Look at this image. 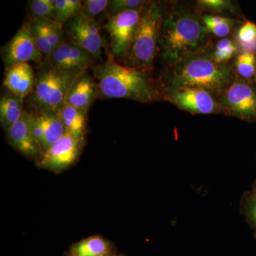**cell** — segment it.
I'll return each mask as SVG.
<instances>
[{
    "instance_id": "e0dca14e",
    "label": "cell",
    "mask_w": 256,
    "mask_h": 256,
    "mask_svg": "<svg viewBox=\"0 0 256 256\" xmlns=\"http://www.w3.org/2000/svg\"><path fill=\"white\" fill-rule=\"evenodd\" d=\"M66 133L80 140L85 141L86 134L87 112L65 104L58 112Z\"/></svg>"
},
{
    "instance_id": "ba28073f",
    "label": "cell",
    "mask_w": 256,
    "mask_h": 256,
    "mask_svg": "<svg viewBox=\"0 0 256 256\" xmlns=\"http://www.w3.org/2000/svg\"><path fill=\"white\" fill-rule=\"evenodd\" d=\"M2 60L6 69L20 63H41L43 56L36 46L31 22L22 25L16 34L2 50Z\"/></svg>"
},
{
    "instance_id": "6da1fadb",
    "label": "cell",
    "mask_w": 256,
    "mask_h": 256,
    "mask_svg": "<svg viewBox=\"0 0 256 256\" xmlns=\"http://www.w3.org/2000/svg\"><path fill=\"white\" fill-rule=\"evenodd\" d=\"M100 95L104 98H126L142 104L158 100V90L148 74L117 63L112 54L104 64L94 68Z\"/></svg>"
},
{
    "instance_id": "83f0119b",
    "label": "cell",
    "mask_w": 256,
    "mask_h": 256,
    "mask_svg": "<svg viewBox=\"0 0 256 256\" xmlns=\"http://www.w3.org/2000/svg\"><path fill=\"white\" fill-rule=\"evenodd\" d=\"M197 3L202 10L212 12L222 13L234 10L232 2L226 0H200Z\"/></svg>"
},
{
    "instance_id": "836d02e7",
    "label": "cell",
    "mask_w": 256,
    "mask_h": 256,
    "mask_svg": "<svg viewBox=\"0 0 256 256\" xmlns=\"http://www.w3.org/2000/svg\"><path fill=\"white\" fill-rule=\"evenodd\" d=\"M104 256H116V255H114V254H106V255Z\"/></svg>"
},
{
    "instance_id": "1f68e13d",
    "label": "cell",
    "mask_w": 256,
    "mask_h": 256,
    "mask_svg": "<svg viewBox=\"0 0 256 256\" xmlns=\"http://www.w3.org/2000/svg\"><path fill=\"white\" fill-rule=\"evenodd\" d=\"M248 214L256 226V194L252 197L248 204Z\"/></svg>"
},
{
    "instance_id": "8992f818",
    "label": "cell",
    "mask_w": 256,
    "mask_h": 256,
    "mask_svg": "<svg viewBox=\"0 0 256 256\" xmlns=\"http://www.w3.org/2000/svg\"><path fill=\"white\" fill-rule=\"evenodd\" d=\"M142 8L110 16L104 28L110 38V53L116 60L121 58L126 60L127 57L137 33Z\"/></svg>"
},
{
    "instance_id": "484cf974",
    "label": "cell",
    "mask_w": 256,
    "mask_h": 256,
    "mask_svg": "<svg viewBox=\"0 0 256 256\" xmlns=\"http://www.w3.org/2000/svg\"><path fill=\"white\" fill-rule=\"evenodd\" d=\"M237 52V47L232 40L224 38L217 43L214 58L216 62L220 64H225L227 60L232 58Z\"/></svg>"
},
{
    "instance_id": "9c48e42d",
    "label": "cell",
    "mask_w": 256,
    "mask_h": 256,
    "mask_svg": "<svg viewBox=\"0 0 256 256\" xmlns=\"http://www.w3.org/2000/svg\"><path fill=\"white\" fill-rule=\"evenodd\" d=\"M84 146V141L66 133L42 154L37 161V164L43 169L60 172L76 162Z\"/></svg>"
},
{
    "instance_id": "ac0fdd59",
    "label": "cell",
    "mask_w": 256,
    "mask_h": 256,
    "mask_svg": "<svg viewBox=\"0 0 256 256\" xmlns=\"http://www.w3.org/2000/svg\"><path fill=\"white\" fill-rule=\"evenodd\" d=\"M22 99L14 95L5 96L0 100V122L5 130L16 124L25 111Z\"/></svg>"
},
{
    "instance_id": "603a6c76",
    "label": "cell",
    "mask_w": 256,
    "mask_h": 256,
    "mask_svg": "<svg viewBox=\"0 0 256 256\" xmlns=\"http://www.w3.org/2000/svg\"><path fill=\"white\" fill-rule=\"evenodd\" d=\"M148 2L143 0H111L106 10L112 16L129 10L140 9Z\"/></svg>"
},
{
    "instance_id": "5bb4252c",
    "label": "cell",
    "mask_w": 256,
    "mask_h": 256,
    "mask_svg": "<svg viewBox=\"0 0 256 256\" xmlns=\"http://www.w3.org/2000/svg\"><path fill=\"white\" fill-rule=\"evenodd\" d=\"M10 144L23 156L32 159H40L43 152L34 137L30 127L28 112L25 111L16 124L5 130Z\"/></svg>"
},
{
    "instance_id": "e575fe53",
    "label": "cell",
    "mask_w": 256,
    "mask_h": 256,
    "mask_svg": "<svg viewBox=\"0 0 256 256\" xmlns=\"http://www.w3.org/2000/svg\"></svg>"
},
{
    "instance_id": "2e32d148",
    "label": "cell",
    "mask_w": 256,
    "mask_h": 256,
    "mask_svg": "<svg viewBox=\"0 0 256 256\" xmlns=\"http://www.w3.org/2000/svg\"><path fill=\"white\" fill-rule=\"evenodd\" d=\"M36 74L28 63H20L6 69L4 86L16 97L24 99L33 90Z\"/></svg>"
},
{
    "instance_id": "f1b7e54d",
    "label": "cell",
    "mask_w": 256,
    "mask_h": 256,
    "mask_svg": "<svg viewBox=\"0 0 256 256\" xmlns=\"http://www.w3.org/2000/svg\"><path fill=\"white\" fill-rule=\"evenodd\" d=\"M237 38L239 43H249L256 40V24L247 21L239 28Z\"/></svg>"
},
{
    "instance_id": "4316f807",
    "label": "cell",
    "mask_w": 256,
    "mask_h": 256,
    "mask_svg": "<svg viewBox=\"0 0 256 256\" xmlns=\"http://www.w3.org/2000/svg\"><path fill=\"white\" fill-rule=\"evenodd\" d=\"M84 8L82 13L87 18L95 20L96 16L107 10L108 0H86L82 2Z\"/></svg>"
},
{
    "instance_id": "d6a6232c",
    "label": "cell",
    "mask_w": 256,
    "mask_h": 256,
    "mask_svg": "<svg viewBox=\"0 0 256 256\" xmlns=\"http://www.w3.org/2000/svg\"><path fill=\"white\" fill-rule=\"evenodd\" d=\"M239 46L242 48V52H247V53H256V40L249 43L242 44L239 43Z\"/></svg>"
},
{
    "instance_id": "5b68a950",
    "label": "cell",
    "mask_w": 256,
    "mask_h": 256,
    "mask_svg": "<svg viewBox=\"0 0 256 256\" xmlns=\"http://www.w3.org/2000/svg\"><path fill=\"white\" fill-rule=\"evenodd\" d=\"M78 74L66 72L48 62L43 64L35 77L33 90L28 96L32 110L58 112Z\"/></svg>"
},
{
    "instance_id": "4fadbf2b",
    "label": "cell",
    "mask_w": 256,
    "mask_h": 256,
    "mask_svg": "<svg viewBox=\"0 0 256 256\" xmlns=\"http://www.w3.org/2000/svg\"><path fill=\"white\" fill-rule=\"evenodd\" d=\"M94 57L82 48L64 40L47 58V62L57 68L76 74L86 72L94 64Z\"/></svg>"
},
{
    "instance_id": "f546056e",
    "label": "cell",
    "mask_w": 256,
    "mask_h": 256,
    "mask_svg": "<svg viewBox=\"0 0 256 256\" xmlns=\"http://www.w3.org/2000/svg\"><path fill=\"white\" fill-rule=\"evenodd\" d=\"M232 23L218 24L208 25L205 26L206 31L213 34L218 37H225L228 36L230 32Z\"/></svg>"
},
{
    "instance_id": "7402d4cb",
    "label": "cell",
    "mask_w": 256,
    "mask_h": 256,
    "mask_svg": "<svg viewBox=\"0 0 256 256\" xmlns=\"http://www.w3.org/2000/svg\"><path fill=\"white\" fill-rule=\"evenodd\" d=\"M36 21L41 24L45 36H46L47 40L54 50L64 40L63 30H62L63 26L58 24L55 20H36Z\"/></svg>"
},
{
    "instance_id": "ffe728a7",
    "label": "cell",
    "mask_w": 256,
    "mask_h": 256,
    "mask_svg": "<svg viewBox=\"0 0 256 256\" xmlns=\"http://www.w3.org/2000/svg\"><path fill=\"white\" fill-rule=\"evenodd\" d=\"M84 3L80 0H56V22L63 26L70 18L82 12Z\"/></svg>"
},
{
    "instance_id": "30bf717a",
    "label": "cell",
    "mask_w": 256,
    "mask_h": 256,
    "mask_svg": "<svg viewBox=\"0 0 256 256\" xmlns=\"http://www.w3.org/2000/svg\"><path fill=\"white\" fill-rule=\"evenodd\" d=\"M220 106L229 114L245 120H256V92L247 82L237 80L222 95Z\"/></svg>"
},
{
    "instance_id": "8fae6325",
    "label": "cell",
    "mask_w": 256,
    "mask_h": 256,
    "mask_svg": "<svg viewBox=\"0 0 256 256\" xmlns=\"http://www.w3.org/2000/svg\"><path fill=\"white\" fill-rule=\"evenodd\" d=\"M164 98L182 110L193 114H214L220 110V105L210 92L203 89L184 88L166 89Z\"/></svg>"
},
{
    "instance_id": "9a60e30c",
    "label": "cell",
    "mask_w": 256,
    "mask_h": 256,
    "mask_svg": "<svg viewBox=\"0 0 256 256\" xmlns=\"http://www.w3.org/2000/svg\"><path fill=\"white\" fill-rule=\"evenodd\" d=\"M99 95L97 82L92 76L84 72L79 74L74 80L67 96L66 104L88 114L90 106Z\"/></svg>"
},
{
    "instance_id": "277c9868",
    "label": "cell",
    "mask_w": 256,
    "mask_h": 256,
    "mask_svg": "<svg viewBox=\"0 0 256 256\" xmlns=\"http://www.w3.org/2000/svg\"><path fill=\"white\" fill-rule=\"evenodd\" d=\"M162 22V6L148 2L141 11L137 33L126 58L128 66L146 73L152 70Z\"/></svg>"
},
{
    "instance_id": "d4e9b609",
    "label": "cell",
    "mask_w": 256,
    "mask_h": 256,
    "mask_svg": "<svg viewBox=\"0 0 256 256\" xmlns=\"http://www.w3.org/2000/svg\"><path fill=\"white\" fill-rule=\"evenodd\" d=\"M30 22H32V32L37 48L43 56L48 58L53 52L54 48L45 36L40 23L36 20Z\"/></svg>"
},
{
    "instance_id": "52a82bcc",
    "label": "cell",
    "mask_w": 256,
    "mask_h": 256,
    "mask_svg": "<svg viewBox=\"0 0 256 256\" xmlns=\"http://www.w3.org/2000/svg\"><path fill=\"white\" fill-rule=\"evenodd\" d=\"M68 41L88 52L95 58H100L104 40L99 24L80 13L66 24Z\"/></svg>"
},
{
    "instance_id": "4dcf8cb0",
    "label": "cell",
    "mask_w": 256,
    "mask_h": 256,
    "mask_svg": "<svg viewBox=\"0 0 256 256\" xmlns=\"http://www.w3.org/2000/svg\"><path fill=\"white\" fill-rule=\"evenodd\" d=\"M203 22L205 26H208V25L218 24L232 23V20L225 16H217V15H205L203 18Z\"/></svg>"
},
{
    "instance_id": "44dd1931",
    "label": "cell",
    "mask_w": 256,
    "mask_h": 256,
    "mask_svg": "<svg viewBox=\"0 0 256 256\" xmlns=\"http://www.w3.org/2000/svg\"><path fill=\"white\" fill-rule=\"evenodd\" d=\"M31 20H52L56 21V0H33L28 2Z\"/></svg>"
},
{
    "instance_id": "d6986e66",
    "label": "cell",
    "mask_w": 256,
    "mask_h": 256,
    "mask_svg": "<svg viewBox=\"0 0 256 256\" xmlns=\"http://www.w3.org/2000/svg\"><path fill=\"white\" fill-rule=\"evenodd\" d=\"M110 244L101 236L89 237L74 245L72 256H104L109 254Z\"/></svg>"
},
{
    "instance_id": "3957f363",
    "label": "cell",
    "mask_w": 256,
    "mask_h": 256,
    "mask_svg": "<svg viewBox=\"0 0 256 256\" xmlns=\"http://www.w3.org/2000/svg\"><path fill=\"white\" fill-rule=\"evenodd\" d=\"M206 32L194 15L182 10L171 13L160 28L158 44L162 56L172 65L196 54L206 41Z\"/></svg>"
},
{
    "instance_id": "7c38bea8",
    "label": "cell",
    "mask_w": 256,
    "mask_h": 256,
    "mask_svg": "<svg viewBox=\"0 0 256 256\" xmlns=\"http://www.w3.org/2000/svg\"><path fill=\"white\" fill-rule=\"evenodd\" d=\"M28 112L32 132L44 154L66 134L65 128L58 112L34 110Z\"/></svg>"
},
{
    "instance_id": "7a4b0ae2",
    "label": "cell",
    "mask_w": 256,
    "mask_h": 256,
    "mask_svg": "<svg viewBox=\"0 0 256 256\" xmlns=\"http://www.w3.org/2000/svg\"><path fill=\"white\" fill-rule=\"evenodd\" d=\"M166 89H203L210 94L224 92L232 82V69L214 57L194 54L172 64L164 77Z\"/></svg>"
},
{
    "instance_id": "cb8c5ba5",
    "label": "cell",
    "mask_w": 256,
    "mask_h": 256,
    "mask_svg": "<svg viewBox=\"0 0 256 256\" xmlns=\"http://www.w3.org/2000/svg\"><path fill=\"white\" fill-rule=\"evenodd\" d=\"M238 73L245 78H250L256 72V58L254 54L242 52L236 62Z\"/></svg>"
}]
</instances>
